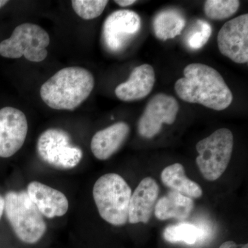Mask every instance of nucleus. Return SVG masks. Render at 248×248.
Returning a JSON list of instances; mask_svg holds the SVG:
<instances>
[{
	"instance_id": "1",
	"label": "nucleus",
	"mask_w": 248,
	"mask_h": 248,
	"mask_svg": "<svg viewBox=\"0 0 248 248\" xmlns=\"http://www.w3.org/2000/svg\"><path fill=\"white\" fill-rule=\"evenodd\" d=\"M184 78L176 81L174 89L184 102L217 111L231 105L232 93L215 68L203 63H190L184 68Z\"/></svg>"
},
{
	"instance_id": "2",
	"label": "nucleus",
	"mask_w": 248,
	"mask_h": 248,
	"mask_svg": "<svg viewBox=\"0 0 248 248\" xmlns=\"http://www.w3.org/2000/svg\"><path fill=\"white\" fill-rule=\"evenodd\" d=\"M94 79L86 68H62L42 85L40 96L48 107L55 110H74L92 93Z\"/></svg>"
},
{
	"instance_id": "3",
	"label": "nucleus",
	"mask_w": 248,
	"mask_h": 248,
	"mask_svg": "<svg viewBox=\"0 0 248 248\" xmlns=\"http://www.w3.org/2000/svg\"><path fill=\"white\" fill-rule=\"evenodd\" d=\"M93 195L104 221L115 226L127 223L132 190L120 174L108 173L99 177L93 187Z\"/></svg>"
},
{
	"instance_id": "4",
	"label": "nucleus",
	"mask_w": 248,
	"mask_h": 248,
	"mask_svg": "<svg viewBox=\"0 0 248 248\" xmlns=\"http://www.w3.org/2000/svg\"><path fill=\"white\" fill-rule=\"evenodd\" d=\"M4 201L6 218L18 239L27 244L38 242L46 232V223L27 191L9 192Z\"/></svg>"
},
{
	"instance_id": "5",
	"label": "nucleus",
	"mask_w": 248,
	"mask_h": 248,
	"mask_svg": "<svg viewBox=\"0 0 248 248\" xmlns=\"http://www.w3.org/2000/svg\"><path fill=\"white\" fill-rule=\"evenodd\" d=\"M234 137L227 128H220L197 143L196 163L206 180L214 182L228 168L232 154Z\"/></svg>"
},
{
	"instance_id": "6",
	"label": "nucleus",
	"mask_w": 248,
	"mask_h": 248,
	"mask_svg": "<svg viewBox=\"0 0 248 248\" xmlns=\"http://www.w3.org/2000/svg\"><path fill=\"white\" fill-rule=\"evenodd\" d=\"M49 44L50 36L45 29L37 24L25 23L17 26L11 37L0 43V55L9 59L24 56L29 61L41 62L48 55Z\"/></svg>"
},
{
	"instance_id": "7",
	"label": "nucleus",
	"mask_w": 248,
	"mask_h": 248,
	"mask_svg": "<svg viewBox=\"0 0 248 248\" xmlns=\"http://www.w3.org/2000/svg\"><path fill=\"white\" fill-rule=\"evenodd\" d=\"M37 151L42 161L58 169H74L83 158L81 148L73 144L69 134L60 128H49L41 134Z\"/></svg>"
},
{
	"instance_id": "8",
	"label": "nucleus",
	"mask_w": 248,
	"mask_h": 248,
	"mask_svg": "<svg viewBox=\"0 0 248 248\" xmlns=\"http://www.w3.org/2000/svg\"><path fill=\"white\" fill-rule=\"evenodd\" d=\"M141 28V19L131 10H118L109 15L103 25L102 37L111 52L118 53L138 35Z\"/></svg>"
},
{
	"instance_id": "9",
	"label": "nucleus",
	"mask_w": 248,
	"mask_h": 248,
	"mask_svg": "<svg viewBox=\"0 0 248 248\" xmlns=\"http://www.w3.org/2000/svg\"><path fill=\"white\" fill-rule=\"evenodd\" d=\"M179 106L175 98L159 93L152 98L138 122V132L142 138L151 139L161 131L163 124L175 122Z\"/></svg>"
},
{
	"instance_id": "10",
	"label": "nucleus",
	"mask_w": 248,
	"mask_h": 248,
	"mask_svg": "<svg viewBox=\"0 0 248 248\" xmlns=\"http://www.w3.org/2000/svg\"><path fill=\"white\" fill-rule=\"evenodd\" d=\"M222 55L236 63L248 62V15L244 14L227 22L217 36Z\"/></svg>"
},
{
	"instance_id": "11",
	"label": "nucleus",
	"mask_w": 248,
	"mask_h": 248,
	"mask_svg": "<svg viewBox=\"0 0 248 248\" xmlns=\"http://www.w3.org/2000/svg\"><path fill=\"white\" fill-rule=\"evenodd\" d=\"M29 125L25 114L14 107L0 109V157L9 158L20 150Z\"/></svg>"
},
{
	"instance_id": "12",
	"label": "nucleus",
	"mask_w": 248,
	"mask_h": 248,
	"mask_svg": "<svg viewBox=\"0 0 248 248\" xmlns=\"http://www.w3.org/2000/svg\"><path fill=\"white\" fill-rule=\"evenodd\" d=\"M159 188L152 177H146L140 183L130 197L128 221L130 223H146L155 211Z\"/></svg>"
},
{
	"instance_id": "13",
	"label": "nucleus",
	"mask_w": 248,
	"mask_h": 248,
	"mask_svg": "<svg viewBox=\"0 0 248 248\" xmlns=\"http://www.w3.org/2000/svg\"><path fill=\"white\" fill-rule=\"evenodd\" d=\"M27 192L31 202L46 218L62 217L68 212V199L60 190L42 183L32 182L28 185Z\"/></svg>"
},
{
	"instance_id": "14",
	"label": "nucleus",
	"mask_w": 248,
	"mask_h": 248,
	"mask_svg": "<svg viewBox=\"0 0 248 248\" xmlns=\"http://www.w3.org/2000/svg\"><path fill=\"white\" fill-rule=\"evenodd\" d=\"M155 83L154 68L145 63L134 68L129 79L117 86L115 94L123 102L140 100L151 93Z\"/></svg>"
},
{
	"instance_id": "15",
	"label": "nucleus",
	"mask_w": 248,
	"mask_h": 248,
	"mask_svg": "<svg viewBox=\"0 0 248 248\" xmlns=\"http://www.w3.org/2000/svg\"><path fill=\"white\" fill-rule=\"evenodd\" d=\"M130 133V127L125 122H117L94 134L91 148L97 159H108L124 144Z\"/></svg>"
},
{
	"instance_id": "16",
	"label": "nucleus",
	"mask_w": 248,
	"mask_h": 248,
	"mask_svg": "<svg viewBox=\"0 0 248 248\" xmlns=\"http://www.w3.org/2000/svg\"><path fill=\"white\" fill-rule=\"evenodd\" d=\"M193 208L192 199L171 190L156 202L155 214L156 218L161 221L170 218L183 221L189 217Z\"/></svg>"
},
{
	"instance_id": "17",
	"label": "nucleus",
	"mask_w": 248,
	"mask_h": 248,
	"mask_svg": "<svg viewBox=\"0 0 248 248\" xmlns=\"http://www.w3.org/2000/svg\"><path fill=\"white\" fill-rule=\"evenodd\" d=\"M161 178L165 186L189 198H200L203 194L200 185L186 177L181 164L177 163L166 167L161 172Z\"/></svg>"
},
{
	"instance_id": "18",
	"label": "nucleus",
	"mask_w": 248,
	"mask_h": 248,
	"mask_svg": "<svg viewBox=\"0 0 248 248\" xmlns=\"http://www.w3.org/2000/svg\"><path fill=\"white\" fill-rule=\"evenodd\" d=\"M186 22L185 17L177 10H164L156 15L153 20L155 36L163 41L174 38L182 33Z\"/></svg>"
},
{
	"instance_id": "19",
	"label": "nucleus",
	"mask_w": 248,
	"mask_h": 248,
	"mask_svg": "<svg viewBox=\"0 0 248 248\" xmlns=\"http://www.w3.org/2000/svg\"><path fill=\"white\" fill-rule=\"evenodd\" d=\"M205 235L206 231L204 228L186 222L167 227L164 232L165 240L172 244L184 242L193 245L203 239Z\"/></svg>"
},
{
	"instance_id": "20",
	"label": "nucleus",
	"mask_w": 248,
	"mask_h": 248,
	"mask_svg": "<svg viewBox=\"0 0 248 248\" xmlns=\"http://www.w3.org/2000/svg\"><path fill=\"white\" fill-rule=\"evenodd\" d=\"M239 6L238 0H208L204 4V12L213 20H223L236 14Z\"/></svg>"
},
{
	"instance_id": "21",
	"label": "nucleus",
	"mask_w": 248,
	"mask_h": 248,
	"mask_svg": "<svg viewBox=\"0 0 248 248\" xmlns=\"http://www.w3.org/2000/svg\"><path fill=\"white\" fill-rule=\"evenodd\" d=\"M72 6L78 16L86 20L95 19L100 16L107 7V0H74Z\"/></svg>"
},
{
	"instance_id": "22",
	"label": "nucleus",
	"mask_w": 248,
	"mask_h": 248,
	"mask_svg": "<svg viewBox=\"0 0 248 248\" xmlns=\"http://www.w3.org/2000/svg\"><path fill=\"white\" fill-rule=\"evenodd\" d=\"M197 26V30L191 32L187 37V45L192 50L203 48L208 42L213 32L211 25L205 21L199 19Z\"/></svg>"
},
{
	"instance_id": "23",
	"label": "nucleus",
	"mask_w": 248,
	"mask_h": 248,
	"mask_svg": "<svg viewBox=\"0 0 248 248\" xmlns=\"http://www.w3.org/2000/svg\"><path fill=\"white\" fill-rule=\"evenodd\" d=\"M218 248H248V245H237L234 241H228L222 244Z\"/></svg>"
},
{
	"instance_id": "24",
	"label": "nucleus",
	"mask_w": 248,
	"mask_h": 248,
	"mask_svg": "<svg viewBox=\"0 0 248 248\" xmlns=\"http://www.w3.org/2000/svg\"><path fill=\"white\" fill-rule=\"evenodd\" d=\"M115 2L117 3L121 7H127V6L135 4L136 1L135 0H117V1H115Z\"/></svg>"
},
{
	"instance_id": "25",
	"label": "nucleus",
	"mask_w": 248,
	"mask_h": 248,
	"mask_svg": "<svg viewBox=\"0 0 248 248\" xmlns=\"http://www.w3.org/2000/svg\"><path fill=\"white\" fill-rule=\"evenodd\" d=\"M5 208V201L4 197L0 195V219H1V217H2L3 213L4 212Z\"/></svg>"
},
{
	"instance_id": "26",
	"label": "nucleus",
	"mask_w": 248,
	"mask_h": 248,
	"mask_svg": "<svg viewBox=\"0 0 248 248\" xmlns=\"http://www.w3.org/2000/svg\"><path fill=\"white\" fill-rule=\"evenodd\" d=\"M8 2H9V1H6V0H0V9L2 8L3 6H4Z\"/></svg>"
}]
</instances>
